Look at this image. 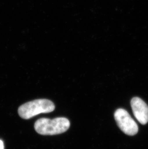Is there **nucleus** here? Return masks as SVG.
I'll list each match as a JSON object with an SVG mask.
<instances>
[{
    "label": "nucleus",
    "instance_id": "obj_1",
    "mask_svg": "<svg viewBox=\"0 0 148 149\" xmlns=\"http://www.w3.org/2000/svg\"><path fill=\"white\" fill-rule=\"evenodd\" d=\"M70 126V121L64 117L53 119L42 118L35 122L34 128L37 132L41 135H55L65 132Z\"/></svg>",
    "mask_w": 148,
    "mask_h": 149
},
{
    "label": "nucleus",
    "instance_id": "obj_2",
    "mask_svg": "<svg viewBox=\"0 0 148 149\" xmlns=\"http://www.w3.org/2000/svg\"><path fill=\"white\" fill-rule=\"evenodd\" d=\"M55 109V104L52 101L47 99H38L20 106L18 113L23 119H29L40 113H50Z\"/></svg>",
    "mask_w": 148,
    "mask_h": 149
},
{
    "label": "nucleus",
    "instance_id": "obj_3",
    "mask_svg": "<svg viewBox=\"0 0 148 149\" xmlns=\"http://www.w3.org/2000/svg\"><path fill=\"white\" fill-rule=\"evenodd\" d=\"M115 120L119 127L126 135L134 136L138 132V126L128 112L118 109L114 113Z\"/></svg>",
    "mask_w": 148,
    "mask_h": 149
},
{
    "label": "nucleus",
    "instance_id": "obj_4",
    "mask_svg": "<svg viewBox=\"0 0 148 149\" xmlns=\"http://www.w3.org/2000/svg\"><path fill=\"white\" fill-rule=\"evenodd\" d=\"M133 114L137 120L142 125L148 122V106L140 97H133L131 100Z\"/></svg>",
    "mask_w": 148,
    "mask_h": 149
},
{
    "label": "nucleus",
    "instance_id": "obj_5",
    "mask_svg": "<svg viewBox=\"0 0 148 149\" xmlns=\"http://www.w3.org/2000/svg\"><path fill=\"white\" fill-rule=\"evenodd\" d=\"M4 144L3 141L0 139V149H4Z\"/></svg>",
    "mask_w": 148,
    "mask_h": 149
}]
</instances>
